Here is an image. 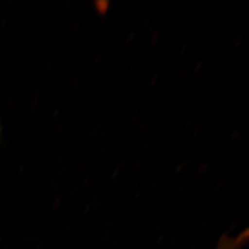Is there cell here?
<instances>
[{
	"label": "cell",
	"instance_id": "6da1fadb",
	"mask_svg": "<svg viewBox=\"0 0 249 249\" xmlns=\"http://www.w3.org/2000/svg\"><path fill=\"white\" fill-rule=\"evenodd\" d=\"M249 243V231L236 237L223 236L215 249H244Z\"/></svg>",
	"mask_w": 249,
	"mask_h": 249
}]
</instances>
